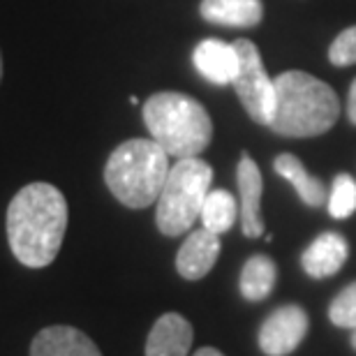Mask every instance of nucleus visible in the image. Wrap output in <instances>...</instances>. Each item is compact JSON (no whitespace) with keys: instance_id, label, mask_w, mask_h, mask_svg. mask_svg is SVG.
Wrapping results in <instances>:
<instances>
[{"instance_id":"obj_3","label":"nucleus","mask_w":356,"mask_h":356,"mask_svg":"<svg viewBox=\"0 0 356 356\" xmlns=\"http://www.w3.org/2000/svg\"><path fill=\"white\" fill-rule=\"evenodd\" d=\"M144 123L151 139L169 158H199L213 139V120L202 102L176 90L155 92L144 104Z\"/></svg>"},{"instance_id":"obj_4","label":"nucleus","mask_w":356,"mask_h":356,"mask_svg":"<svg viewBox=\"0 0 356 356\" xmlns=\"http://www.w3.org/2000/svg\"><path fill=\"white\" fill-rule=\"evenodd\" d=\"M169 169V155L158 141L130 139L109 155L104 183L127 209H148L158 202Z\"/></svg>"},{"instance_id":"obj_6","label":"nucleus","mask_w":356,"mask_h":356,"mask_svg":"<svg viewBox=\"0 0 356 356\" xmlns=\"http://www.w3.org/2000/svg\"><path fill=\"white\" fill-rule=\"evenodd\" d=\"M234 49L238 54V72L234 76L232 86L254 123L266 125L270 123L275 106V86L273 79L266 74L264 63H261L259 49L250 40H236Z\"/></svg>"},{"instance_id":"obj_23","label":"nucleus","mask_w":356,"mask_h":356,"mask_svg":"<svg viewBox=\"0 0 356 356\" xmlns=\"http://www.w3.org/2000/svg\"><path fill=\"white\" fill-rule=\"evenodd\" d=\"M350 343H352V347L356 350V329H354V333H352V340H350Z\"/></svg>"},{"instance_id":"obj_21","label":"nucleus","mask_w":356,"mask_h":356,"mask_svg":"<svg viewBox=\"0 0 356 356\" xmlns=\"http://www.w3.org/2000/svg\"><path fill=\"white\" fill-rule=\"evenodd\" d=\"M347 118H350L352 125H356V79L352 81L350 97H347Z\"/></svg>"},{"instance_id":"obj_5","label":"nucleus","mask_w":356,"mask_h":356,"mask_svg":"<svg viewBox=\"0 0 356 356\" xmlns=\"http://www.w3.org/2000/svg\"><path fill=\"white\" fill-rule=\"evenodd\" d=\"M213 167L202 158H183L169 169L158 202L155 222L165 236H181L190 232L202 216V206L211 192Z\"/></svg>"},{"instance_id":"obj_18","label":"nucleus","mask_w":356,"mask_h":356,"mask_svg":"<svg viewBox=\"0 0 356 356\" xmlns=\"http://www.w3.org/2000/svg\"><path fill=\"white\" fill-rule=\"evenodd\" d=\"M331 218L347 220L356 211V181L350 174H338L333 178L329 199H326Z\"/></svg>"},{"instance_id":"obj_17","label":"nucleus","mask_w":356,"mask_h":356,"mask_svg":"<svg viewBox=\"0 0 356 356\" xmlns=\"http://www.w3.org/2000/svg\"><path fill=\"white\" fill-rule=\"evenodd\" d=\"M236 218H238V202L234 199L232 192L211 190L202 206V216H199L204 229L222 236V234H227L234 227Z\"/></svg>"},{"instance_id":"obj_9","label":"nucleus","mask_w":356,"mask_h":356,"mask_svg":"<svg viewBox=\"0 0 356 356\" xmlns=\"http://www.w3.org/2000/svg\"><path fill=\"white\" fill-rule=\"evenodd\" d=\"M220 257V236L209 229L190 232L185 243L178 248L176 254V270L185 280H202L211 273Z\"/></svg>"},{"instance_id":"obj_14","label":"nucleus","mask_w":356,"mask_h":356,"mask_svg":"<svg viewBox=\"0 0 356 356\" xmlns=\"http://www.w3.org/2000/svg\"><path fill=\"white\" fill-rule=\"evenodd\" d=\"M199 12L209 24L254 28L264 17V5L261 0H202Z\"/></svg>"},{"instance_id":"obj_8","label":"nucleus","mask_w":356,"mask_h":356,"mask_svg":"<svg viewBox=\"0 0 356 356\" xmlns=\"http://www.w3.org/2000/svg\"><path fill=\"white\" fill-rule=\"evenodd\" d=\"M236 185H238V216L241 229L248 238H259L264 234V220H261V192H264V181L261 172L250 155L243 153L236 167Z\"/></svg>"},{"instance_id":"obj_22","label":"nucleus","mask_w":356,"mask_h":356,"mask_svg":"<svg viewBox=\"0 0 356 356\" xmlns=\"http://www.w3.org/2000/svg\"><path fill=\"white\" fill-rule=\"evenodd\" d=\"M192 356H225V354L216 350V347H202V350H197Z\"/></svg>"},{"instance_id":"obj_10","label":"nucleus","mask_w":356,"mask_h":356,"mask_svg":"<svg viewBox=\"0 0 356 356\" xmlns=\"http://www.w3.org/2000/svg\"><path fill=\"white\" fill-rule=\"evenodd\" d=\"M347 257H350V245L343 234L324 232L303 250L301 266L310 277L322 280V277L336 275L345 266Z\"/></svg>"},{"instance_id":"obj_12","label":"nucleus","mask_w":356,"mask_h":356,"mask_svg":"<svg viewBox=\"0 0 356 356\" xmlns=\"http://www.w3.org/2000/svg\"><path fill=\"white\" fill-rule=\"evenodd\" d=\"M192 324L178 312H165L146 338V356H188L192 347Z\"/></svg>"},{"instance_id":"obj_19","label":"nucleus","mask_w":356,"mask_h":356,"mask_svg":"<svg viewBox=\"0 0 356 356\" xmlns=\"http://www.w3.org/2000/svg\"><path fill=\"white\" fill-rule=\"evenodd\" d=\"M329 319L338 329H356V282L336 294L329 305Z\"/></svg>"},{"instance_id":"obj_11","label":"nucleus","mask_w":356,"mask_h":356,"mask_svg":"<svg viewBox=\"0 0 356 356\" xmlns=\"http://www.w3.org/2000/svg\"><path fill=\"white\" fill-rule=\"evenodd\" d=\"M31 356H102L97 345L74 326H47L31 343Z\"/></svg>"},{"instance_id":"obj_1","label":"nucleus","mask_w":356,"mask_h":356,"mask_svg":"<svg viewBox=\"0 0 356 356\" xmlns=\"http://www.w3.org/2000/svg\"><path fill=\"white\" fill-rule=\"evenodd\" d=\"M67 199L51 183H28L7 206V241L28 268H44L58 257L67 232Z\"/></svg>"},{"instance_id":"obj_24","label":"nucleus","mask_w":356,"mask_h":356,"mask_svg":"<svg viewBox=\"0 0 356 356\" xmlns=\"http://www.w3.org/2000/svg\"><path fill=\"white\" fill-rule=\"evenodd\" d=\"M0 79H3V54H0Z\"/></svg>"},{"instance_id":"obj_7","label":"nucleus","mask_w":356,"mask_h":356,"mask_svg":"<svg viewBox=\"0 0 356 356\" xmlns=\"http://www.w3.org/2000/svg\"><path fill=\"white\" fill-rule=\"evenodd\" d=\"M308 326V312L301 305H280L259 326V350L266 356H287L301 347Z\"/></svg>"},{"instance_id":"obj_20","label":"nucleus","mask_w":356,"mask_h":356,"mask_svg":"<svg viewBox=\"0 0 356 356\" xmlns=\"http://www.w3.org/2000/svg\"><path fill=\"white\" fill-rule=\"evenodd\" d=\"M329 60L338 67L356 65V26L347 28V31H343L331 42Z\"/></svg>"},{"instance_id":"obj_2","label":"nucleus","mask_w":356,"mask_h":356,"mask_svg":"<svg viewBox=\"0 0 356 356\" xmlns=\"http://www.w3.org/2000/svg\"><path fill=\"white\" fill-rule=\"evenodd\" d=\"M275 106L268 127L280 137L308 139L326 134L340 116L338 95L329 83L301 70L273 79Z\"/></svg>"},{"instance_id":"obj_13","label":"nucleus","mask_w":356,"mask_h":356,"mask_svg":"<svg viewBox=\"0 0 356 356\" xmlns=\"http://www.w3.org/2000/svg\"><path fill=\"white\" fill-rule=\"evenodd\" d=\"M197 72L206 81L216 83V86H227L234 81L238 72V54L234 44H227L222 40H204L199 42L195 54H192Z\"/></svg>"},{"instance_id":"obj_16","label":"nucleus","mask_w":356,"mask_h":356,"mask_svg":"<svg viewBox=\"0 0 356 356\" xmlns=\"http://www.w3.org/2000/svg\"><path fill=\"white\" fill-rule=\"evenodd\" d=\"M277 280V266L268 254H252L241 270L238 289L248 301H264L273 291Z\"/></svg>"},{"instance_id":"obj_15","label":"nucleus","mask_w":356,"mask_h":356,"mask_svg":"<svg viewBox=\"0 0 356 356\" xmlns=\"http://www.w3.org/2000/svg\"><path fill=\"white\" fill-rule=\"evenodd\" d=\"M273 169H275L277 176H282L284 181L291 183V188L296 190V195L301 197L303 204L312 206V209L326 204V199H329V190H326V185L319 181V178L310 176L308 169L303 167V162L298 160L296 155H291V153L277 155L275 162H273Z\"/></svg>"}]
</instances>
